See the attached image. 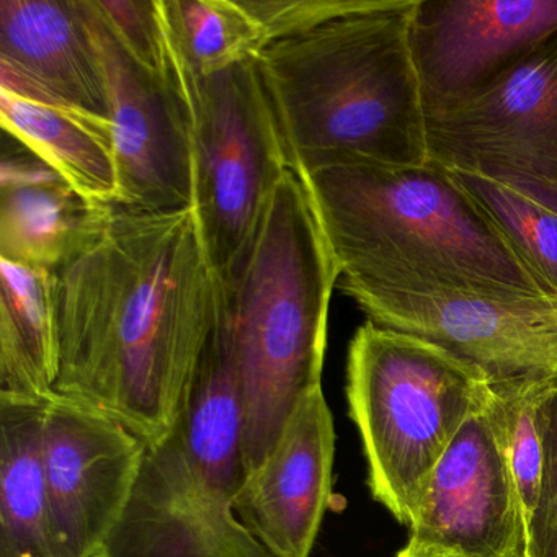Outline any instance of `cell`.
<instances>
[{
	"mask_svg": "<svg viewBox=\"0 0 557 557\" xmlns=\"http://www.w3.org/2000/svg\"><path fill=\"white\" fill-rule=\"evenodd\" d=\"M216 305L194 208L115 207L99 243L54 273L57 394L99 407L146 446L164 442L187 406Z\"/></svg>",
	"mask_w": 557,
	"mask_h": 557,
	"instance_id": "cell-1",
	"label": "cell"
},
{
	"mask_svg": "<svg viewBox=\"0 0 557 557\" xmlns=\"http://www.w3.org/2000/svg\"><path fill=\"white\" fill-rule=\"evenodd\" d=\"M417 0L350 11L267 45L257 66L289 165L429 164L426 115L410 48Z\"/></svg>",
	"mask_w": 557,
	"mask_h": 557,
	"instance_id": "cell-2",
	"label": "cell"
},
{
	"mask_svg": "<svg viewBox=\"0 0 557 557\" xmlns=\"http://www.w3.org/2000/svg\"><path fill=\"white\" fill-rule=\"evenodd\" d=\"M301 177L350 298L381 292L544 295L448 169L350 162Z\"/></svg>",
	"mask_w": 557,
	"mask_h": 557,
	"instance_id": "cell-3",
	"label": "cell"
},
{
	"mask_svg": "<svg viewBox=\"0 0 557 557\" xmlns=\"http://www.w3.org/2000/svg\"><path fill=\"white\" fill-rule=\"evenodd\" d=\"M338 280L311 195L288 169L249 243L218 278V331L243 394L246 478L262 465L302 397L322 386Z\"/></svg>",
	"mask_w": 557,
	"mask_h": 557,
	"instance_id": "cell-4",
	"label": "cell"
},
{
	"mask_svg": "<svg viewBox=\"0 0 557 557\" xmlns=\"http://www.w3.org/2000/svg\"><path fill=\"white\" fill-rule=\"evenodd\" d=\"M487 374L429 338L367 321L348 348L347 397L374 500L410 524L436 462L487 404Z\"/></svg>",
	"mask_w": 557,
	"mask_h": 557,
	"instance_id": "cell-5",
	"label": "cell"
},
{
	"mask_svg": "<svg viewBox=\"0 0 557 557\" xmlns=\"http://www.w3.org/2000/svg\"><path fill=\"white\" fill-rule=\"evenodd\" d=\"M162 32L164 74L187 119L191 208L221 278L249 243L273 188L292 165L256 58L200 76Z\"/></svg>",
	"mask_w": 557,
	"mask_h": 557,
	"instance_id": "cell-6",
	"label": "cell"
},
{
	"mask_svg": "<svg viewBox=\"0 0 557 557\" xmlns=\"http://www.w3.org/2000/svg\"><path fill=\"white\" fill-rule=\"evenodd\" d=\"M429 162L557 211V32L455 109L426 115Z\"/></svg>",
	"mask_w": 557,
	"mask_h": 557,
	"instance_id": "cell-7",
	"label": "cell"
},
{
	"mask_svg": "<svg viewBox=\"0 0 557 557\" xmlns=\"http://www.w3.org/2000/svg\"><path fill=\"white\" fill-rule=\"evenodd\" d=\"M351 299L368 321L443 345L491 381L557 384L556 296L381 292Z\"/></svg>",
	"mask_w": 557,
	"mask_h": 557,
	"instance_id": "cell-8",
	"label": "cell"
},
{
	"mask_svg": "<svg viewBox=\"0 0 557 557\" xmlns=\"http://www.w3.org/2000/svg\"><path fill=\"white\" fill-rule=\"evenodd\" d=\"M146 443L99 407L54 394L44 458L58 557H96L128 507Z\"/></svg>",
	"mask_w": 557,
	"mask_h": 557,
	"instance_id": "cell-9",
	"label": "cell"
},
{
	"mask_svg": "<svg viewBox=\"0 0 557 557\" xmlns=\"http://www.w3.org/2000/svg\"><path fill=\"white\" fill-rule=\"evenodd\" d=\"M84 8L109 89L116 207L156 213L191 208L190 139L174 84L120 45L94 0H84Z\"/></svg>",
	"mask_w": 557,
	"mask_h": 557,
	"instance_id": "cell-10",
	"label": "cell"
},
{
	"mask_svg": "<svg viewBox=\"0 0 557 557\" xmlns=\"http://www.w3.org/2000/svg\"><path fill=\"white\" fill-rule=\"evenodd\" d=\"M557 32V0H417L410 48L425 115L491 86Z\"/></svg>",
	"mask_w": 557,
	"mask_h": 557,
	"instance_id": "cell-11",
	"label": "cell"
},
{
	"mask_svg": "<svg viewBox=\"0 0 557 557\" xmlns=\"http://www.w3.org/2000/svg\"><path fill=\"white\" fill-rule=\"evenodd\" d=\"M96 557H273L197 471L175 429L146 446L128 507Z\"/></svg>",
	"mask_w": 557,
	"mask_h": 557,
	"instance_id": "cell-12",
	"label": "cell"
},
{
	"mask_svg": "<svg viewBox=\"0 0 557 557\" xmlns=\"http://www.w3.org/2000/svg\"><path fill=\"white\" fill-rule=\"evenodd\" d=\"M484 409L462 425L433 468L409 524L410 540L461 557H523L513 485Z\"/></svg>",
	"mask_w": 557,
	"mask_h": 557,
	"instance_id": "cell-13",
	"label": "cell"
},
{
	"mask_svg": "<svg viewBox=\"0 0 557 557\" xmlns=\"http://www.w3.org/2000/svg\"><path fill=\"white\" fill-rule=\"evenodd\" d=\"M334 455V419L315 387L233 498L240 523L273 557L311 554L331 502Z\"/></svg>",
	"mask_w": 557,
	"mask_h": 557,
	"instance_id": "cell-14",
	"label": "cell"
},
{
	"mask_svg": "<svg viewBox=\"0 0 557 557\" xmlns=\"http://www.w3.org/2000/svg\"><path fill=\"white\" fill-rule=\"evenodd\" d=\"M113 210L87 200L17 143L0 168V259L60 272L99 243Z\"/></svg>",
	"mask_w": 557,
	"mask_h": 557,
	"instance_id": "cell-15",
	"label": "cell"
},
{
	"mask_svg": "<svg viewBox=\"0 0 557 557\" xmlns=\"http://www.w3.org/2000/svg\"><path fill=\"white\" fill-rule=\"evenodd\" d=\"M0 70L110 120L106 74L84 0H0Z\"/></svg>",
	"mask_w": 557,
	"mask_h": 557,
	"instance_id": "cell-16",
	"label": "cell"
},
{
	"mask_svg": "<svg viewBox=\"0 0 557 557\" xmlns=\"http://www.w3.org/2000/svg\"><path fill=\"white\" fill-rule=\"evenodd\" d=\"M0 122L5 135L87 200L116 207L119 171L110 120L74 109L11 71L0 70Z\"/></svg>",
	"mask_w": 557,
	"mask_h": 557,
	"instance_id": "cell-17",
	"label": "cell"
},
{
	"mask_svg": "<svg viewBox=\"0 0 557 557\" xmlns=\"http://www.w3.org/2000/svg\"><path fill=\"white\" fill-rule=\"evenodd\" d=\"M60 373L54 273L0 259V399L47 403Z\"/></svg>",
	"mask_w": 557,
	"mask_h": 557,
	"instance_id": "cell-18",
	"label": "cell"
},
{
	"mask_svg": "<svg viewBox=\"0 0 557 557\" xmlns=\"http://www.w3.org/2000/svg\"><path fill=\"white\" fill-rule=\"evenodd\" d=\"M47 403L0 399V557H58L44 458Z\"/></svg>",
	"mask_w": 557,
	"mask_h": 557,
	"instance_id": "cell-19",
	"label": "cell"
},
{
	"mask_svg": "<svg viewBox=\"0 0 557 557\" xmlns=\"http://www.w3.org/2000/svg\"><path fill=\"white\" fill-rule=\"evenodd\" d=\"M175 429L197 471L234 498L246 479L244 404L230 350L216 324Z\"/></svg>",
	"mask_w": 557,
	"mask_h": 557,
	"instance_id": "cell-20",
	"label": "cell"
},
{
	"mask_svg": "<svg viewBox=\"0 0 557 557\" xmlns=\"http://www.w3.org/2000/svg\"><path fill=\"white\" fill-rule=\"evenodd\" d=\"M553 386L528 381H491V393L484 409L513 485L523 557H528L530 550L531 531L543 482L546 456L543 407Z\"/></svg>",
	"mask_w": 557,
	"mask_h": 557,
	"instance_id": "cell-21",
	"label": "cell"
},
{
	"mask_svg": "<svg viewBox=\"0 0 557 557\" xmlns=\"http://www.w3.org/2000/svg\"><path fill=\"white\" fill-rule=\"evenodd\" d=\"M158 9L165 34L200 76L253 60L265 47L244 0H158Z\"/></svg>",
	"mask_w": 557,
	"mask_h": 557,
	"instance_id": "cell-22",
	"label": "cell"
},
{
	"mask_svg": "<svg viewBox=\"0 0 557 557\" xmlns=\"http://www.w3.org/2000/svg\"><path fill=\"white\" fill-rule=\"evenodd\" d=\"M449 172L507 237L544 295L557 298V211L500 182Z\"/></svg>",
	"mask_w": 557,
	"mask_h": 557,
	"instance_id": "cell-23",
	"label": "cell"
},
{
	"mask_svg": "<svg viewBox=\"0 0 557 557\" xmlns=\"http://www.w3.org/2000/svg\"><path fill=\"white\" fill-rule=\"evenodd\" d=\"M123 48L149 71L164 74L165 45L158 0H94Z\"/></svg>",
	"mask_w": 557,
	"mask_h": 557,
	"instance_id": "cell-24",
	"label": "cell"
},
{
	"mask_svg": "<svg viewBox=\"0 0 557 557\" xmlns=\"http://www.w3.org/2000/svg\"><path fill=\"white\" fill-rule=\"evenodd\" d=\"M357 0H244L257 18L267 45L305 34L344 12ZM263 47V48H265Z\"/></svg>",
	"mask_w": 557,
	"mask_h": 557,
	"instance_id": "cell-25",
	"label": "cell"
},
{
	"mask_svg": "<svg viewBox=\"0 0 557 557\" xmlns=\"http://www.w3.org/2000/svg\"><path fill=\"white\" fill-rule=\"evenodd\" d=\"M544 471L528 557H557V384L544 399Z\"/></svg>",
	"mask_w": 557,
	"mask_h": 557,
	"instance_id": "cell-26",
	"label": "cell"
},
{
	"mask_svg": "<svg viewBox=\"0 0 557 557\" xmlns=\"http://www.w3.org/2000/svg\"><path fill=\"white\" fill-rule=\"evenodd\" d=\"M396 557H461L451 550L442 549V547L432 546V544L420 543V541L409 540L404 549L397 553Z\"/></svg>",
	"mask_w": 557,
	"mask_h": 557,
	"instance_id": "cell-27",
	"label": "cell"
}]
</instances>
